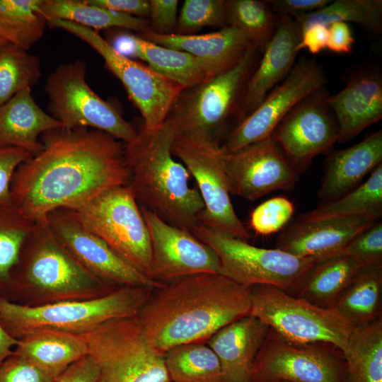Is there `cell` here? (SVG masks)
I'll list each match as a JSON object with an SVG mask.
<instances>
[{"mask_svg":"<svg viewBox=\"0 0 382 382\" xmlns=\"http://www.w3.org/2000/svg\"><path fill=\"white\" fill-rule=\"evenodd\" d=\"M71 209L90 231L149 277L151 254L149 232L140 206L128 185L110 188Z\"/></svg>","mask_w":382,"mask_h":382,"instance_id":"11","label":"cell"},{"mask_svg":"<svg viewBox=\"0 0 382 382\" xmlns=\"http://www.w3.org/2000/svg\"><path fill=\"white\" fill-rule=\"evenodd\" d=\"M35 224L11 204L0 203V289H8L11 272Z\"/></svg>","mask_w":382,"mask_h":382,"instance_id":"38","label":"cell"},{"mask_svg":"<svg viewBox=\"0 0 382 382\" xmlns=\"http://www.w3.org/2000/svg\"><path fill=\"white\" fill-rule=\"evenodd\" d=\"M329 50L337 54H350L354 38L350 26L344 22H335L328 26Z\"/></svg>","mask_w":382,"mask_h":382,"instance_id":"49","label":"cell"},{"mask_svg":"<svg viewBox=\"0 0 382 382\" xmlns=\"http://www.w3.org/2000/svg\"><path fill=\"white\" fill-rule=\"evenodd\" d=\"M83 61L59 65L47 78L49 108L64 129L87 127L106 132L125 144L137 135L110 103L99 97L86 81Z\"/></svg>","mask_w":382,"mask_h":382,"instance_id":"12","label":"cell"},{"mask_svg":"<svg viewBox=\"0 0 382 382\" xmlns=\"http://www.w3.org/2000/svg\"><path fill=\"white\" fill-rule=\"evenodd\" d=\"M140 37L154 44L185 52L202 64L208 79L227 71L243 58L253 46L236 28L225 26L218 31L202 35H159L149 29Z\"/></svg>","mask_w":382,"mask_h":382,"instance_id":"23","label":"cell"},{"mask_svg":"<svg viewBox=\"0 0 382 382\" xmlns=\"http://www.w3.org/2000/svg\"><path fill=\"white\" fill-rule=\"evenodd\" d=\"M192 234L215 251L221 274L247 288L271 285L295 295L316 263L276 248L253 245L200 224Z\"/></svg>","mask_w":382,"mask_h":382,"instance_id":"7","label":"cell"},{"mask_svg":"<svg viewBox=\"0 0 382 382\" xmlns=\"http://www.w3.org/2000/svg\"><path fill=\"white\" fill-rule=\"evenodd\" d=\"M13 354L54 378L88 355V347L83 335L38 330L19 337Z\"/></svg>","mask_w":382,"mask_h":382,"instance_id":"27","label":"cell"},{"mask_svg":"<svg viewBox=\"0 0 382 382\" xmlns=\"http://www.w3.org/2000/svg\"><path fill=\"white\" fill-rule=\"evenodd\" d=\"M225 168L231 194L248 200L291 190L299 178L272 137L226 151Z\"/></svg>","mask_w":382,"mask_h":382,"instance_id":"19","label":"cell"},{"mask_svg":"<svg viewBox=\"0 0 382 382\" xmlns=\"http://www.w3.org/2000/svg\"><path fill=\"white\" fill-rule=\"evenodd\" d=\"M378 219L370 216L301 221L283 230L276 248L318 262L341 254L349 241Z\"/></svg>","mask_w":382,"mask_h":382,"instance_id":"20","label":"cell"},{"mask_svg":"<svg viewBox=\"0 0 382 382\" xmlns=\"http://www.w3.org/2000/svg\"><path fill=\"white\" fill-rule=\"evenodd\" d=\"M250 308V288L221 274L202 273L153 289L137 316L154 347L165 354L182 344L206 342Z\"/></svg>","mask_w":382,"mask_h":382,"instance_id":"2","label":"cell"},{"mask_svg":"<svg viewBox=\"0 0 382 382\" xmlns=\"http://www.w3.org/2000/svg\"><path fill=\"white\" fill-rule=\"evenodd\" d=\"M326 83L323 66L315 59L301 57L260 105L227 134L221 147L231 152L271 137L278 124L294 108L325 88Z\"/></svg>","mask_w":382,"mask_h":382,"instance_id":"15","label":"cell"},{"mask_svg":"<svg viewBox=\"0 0 382 382\" xmlns=\"http://www.w3.org/2000/svg\"><path fill=\"white\" fill-rule=\"evenodd\" d=\"M149 29L156 34L170 35L176 30L178 0H150Z\"/></svg>","mask_w":382,"mask_h":382,"instance_id":"45","label":"cell"},{"mask_svg":"<svg viewBox=\"0 0 382 382\" xmlns=\"http://www.w3.org/2000/svg\"><path fill=\"white\" fill-rule=\"evenodd\" d=\"M258 51L250 47L231 69L182 91L168 116L177 136L219 141L231 117L238 115Z\"/></svg>","mask_w":382,"mask_h":382,"instance_id":"6","label":"cell"},{"mask_svg":"<svg viewBox=\"0 0 382 382\" xmlns=\"http://www.w3.org/2000/svg\"><path fill=\"white\" fill-rule=\"evenodd\" d=\"M226 23L262 52L277 28L278 15L268 1L227 0Z\"/></svg>","mask_w":382,"mask_h":382,"instance_id":"37","label":"cell"},{"mask_svg":"<svg viewBox=\"0 0 382 382\" xmlns=\"http://www.w3.org/2000/svg\"><path fill=\"white\" fill-rule=\"evenodd\" d=\"M134 55L145 61L151 69L185 88L208 79L201 62L185 52L167 48L141 37L130 35Z\"/></svg>","mask_w":382,"mask_h":382,"instance_id":"32","label":"cell"},{"mask_svg":"<svg viewBox=\"0 0 382 382\" xmlns=\"http://www.w3.org/2000/svg\"><path fill=\"white\" fill-rule=\"evenodd\" d=\"M42 151L22 163L11 185V204L37 221L50 212L76 209L104 191L127 185L125 145L87 127L52 129Z\"/></svg>","mask_w":382,"mask_h":382,"instance_id":"1","label":"cell"},{"mask_svg":"<svg viewBox=\"0 0 382 382\" xmlns=\"http://www.w3.org/2000/svg\"><path fill=\"white\" fill-rule=\"evenodd\" d=\"M270 327L250 314L220 328L206 342L217 356L224 382H251L255 357Z\"/></svg>","mask_w":382,"mask_h":382,"instance_id":"24","label":"cell"},{"mask_svg":"<svg viewBox=\"0 0 382 382\" xmlns=\"http://www.w3.org/2000/svg\"><path fill=\"white\" fill-rule=\"evenodd\" d=\"M346 382L342 351L325 342L296 343L270 328L253 363L251 382Z\"/></svg>","mask_w":382,"mask_h":382,"instance_id":"14","label":"cell"},{"mask_svg":"<svg viewBox=\"0 0 382 382\" xmlns=\"http://www.w3.org/2000/svg\"><path fill=\"white\" fill-rule=\"evenodd\" d=\"M164 357L172 382H224L220 361L206 342L177 345Z\"/></svg>","mask_w":382,"mask_h":382,"instance_id":"34","label":"cell"},{"mask_svg":"<svg viewBox=\"0 0 382 382\" xmlns=\"http://www.w3.org/2000/svg\"><path fill=\"white\" fill-rule=\"evenodd\" d=\"M382 265L362 267L332 307L354 327L382 317Z\"/></svg>","mask_w":382,"mask_h":382,"instance_id":"29","label":"cell"},{"mask_svg":"<svg viewBox=\"0 0 382 382\" xmlns=\"http://www.w3.org/2000/svg\"><path fill=\"white\" fill-rule=\"evenodd\" d=\"M343 354L346 382H382V317L355 327Z\"/></svg>","mask_w":382,"mask_h":382,"instance_id":"31","label":"cell"},{"mask_svg":"<svg viewBox=\"0 0 382 382\" xmlns=\"http://www.w3.org/2000/svg\"><path fill=\"white\" fill-rule=\"evenodd\" d=\"M153 289L126 286L93 299L36 306L17 303L0 296V322L16 340L38 330L85 335L109 320L137 316Z\"/></svg>","mask_w":382,"mask_h":382,"instance_id":"5","label":"cell"},{"mask_svg":"<svg viewBox=\"0 0 382 382\" xmlns=\"http://www.w3.org/2000/svg\"><path fill=\"white\" fill-rule=\"evenodd\" d=\"M382 163V130L367 135L360 142L329 155L324 162V176L318 197L331 202L358 187L365 175Z\"/></svg>","mask_w":382,"mask_h":382,"instance_id":"25","label":"cell"},{"mask_svg":"<svg viewBox=\"0 0 382 382\" xmlns=\"http://www.w3.org/2000/svg\"><path fill=\"white\" fill-rule=\"evenodd\" d=\"M277 28L250 74L241 101L238 124L253 112L267 94L289 74L295 64L301 31L295 20L277 13Z\"/></svg>","mask_w":382,"mask_h":382,"instance_id":"21","label":"cell"},{"mask_svg":"<svg viewBox=\"0 0 382 382\" xmlns=\"http://www.w3.org/2000/svg\"><path fill=\"white\" fill-rule=\"evenodd\" d=\"M176 136L174 125L167 117L155 131L141 128L125 144L127 185L140 207L192 233L199 224L204 203L197 189L190 187L187 169L174 159L172 145Z\"/></svg>","mask_w":382,"mask_h":382,"instance_id":"3","label":"cell"},{"mask_svg":"<svg viewBox=\"0 0 382 382\" xmlns=\"http://www.w3.org/2000/svg\"><path fill=\"white\" fill-rule=\"evenodd\" d=\"M18 340L11 337L4 328L0 322V366L13 354Z\"/></svg>","mask_w":382,"mask_h":382,"instance_id":"51","label":"cell"},{"mask_svg":"<svg viewBox=\"0 0 382 382\" xmlns=\"http://www.w3.org/2000/svg\"><path fill=\"white\" fill-rule=\"evenodd\" d=\"M99 375L97 364L88 354L69 366L52 382H98Z\"/></svg>","mask_w":382,"mask_h":382,"instance_id":"46","label":"cell"},{"mask_svg":"<svg viewBox=\"0 0 382 382\" xmlns=\"http://www.w3.org/2000/svg\"><path fill=\"white\" fill-rule=\"evenodd\" d=\"M276 13H283L293 18L318 11L330 0H270L268 1Z\"/></svg>","mask_w":382,"mask_h":382,"instance_id":"47","label":"cell"},{"mask_svg":"<svg viewBox=\"0 0 382 382\" xmlns=\"http://www.w3.org/2000/svg\"><path fill=\"white\" fill-rule=\"evenodd\" d=\"M54 377L13 354L0 366V382H52Z\"/></svg>","mask_w":382,"mask_h":382,"instance_id":"43","label":"cell"},{"mask_svg":"<svg viewBox=\"0 0 382 382\" xmlns=\"http://www.w3.org/2000/svg\"><path fill=\"white\" fill-rule=\"evenodd\" d=\"M117 288L80 265L54 238L45 217L35 221L26 238L8 287L36 292L47 303L93 299Z\"/></svg>","mask_w":382,"mask_h":382,"instance_id":"4","label":"cell"},{"mask_svg":"<svg viewBox=\"0 0 382 382\" xmlns=\"http://www.w3.org/2000/svg\"><path fill=\"white\" fill-rule=\"evenodd\" d=\"M227 26L224 0H185L178 18L176 34L193 35L204 27Z\"/></svg>","mask_w":382,"mask_h":382,"instance_id":"40","label":"cell"},{"mask_svg":"<svg viewBox=\"0 0 382 382\" xmlns=\"http://www.w3.org/2000/svg\"><path fill=\"white\" fill-rule=\"evenodd\" d=\"M96 6L139 18L149 16V1L145 0H86Z\"/></svg>","mask_w":382,"mask_h":382,"instance_id":"48","label":"cell"},{"mask_svg":"<svg viewBox=\"0 0 382 382\" xmlns=\"http://www.w3.org/2000/svg\"><path fill=\"white\" fill-rule=\"evenodd\" d=\"M250 314L285 340L296 343L325 342L342 352L355 327L332 308L318 306L271 285L250 288Z\"/></svg>","mask_w":382,"mask_h":382,"instance_id":"9","label":"cell"},{"mask_svg":"<svg viewBox=\"0 0 382 382\" xmlns=\"http://www.w3.org/2000/svg\"><path fill=\"white\" fill-rule=\"evenodd\" d=\"M327 103L338 126V142L349 141L382 118V75L378 68L366 66L354 72Z\"/></svg>","mask_w":382,"mask_h":382,"instance_id":"22","label":"cell"},{"mask_svg":"<svg viewBox=\"0 0 382 382\" xmlns=\"http://www.w3.org/2000/svg\"><path fill=\"white\" fill-rule=\"evenodd\" d=\"M301 34L313 25L328 26L335 22L354 23L372 33L382 28L381 0H335L323 8L294 18Z\"/></svg>","mask_w":382,"mask_h":382,"instance_id":"36","label":"cell"},{"mask_svg":"<svg viewBox=\"0 0 382 382\" xmlns=\"http://www.w3.org/2000/svg\"><path fill=\"white\" fill-rule=\"evenodd\" d=\"M172 152L197 183L204 203L199 223L248 241L250 233L237 216L230 198L226 151L220 142L176 136Z\"/></svg>","mask_w":382,"mask_h":382,"instance_id":"13","label":"cell"},{"mask_svg":"<svg viewBox=\"0 0 382 382\" xmlns=\"http://www.w3.org/2000/svg\"><path fill=\"white\" fill-rule=\"evenodd\" d=\"M40 12L47 23L64 20L94 30L120 27L143 33L149 28V22L142 18L91 5L86 0H42Z\"/></svg>","mask_w":382,"mask_h":382,"instance_id":"30","label":"cell"},{"mask_svg":"<svg viewBox=\"0 0 382 382\" xmlns=\"http://www.w3.org/2000/svg\"><path fill=\"white\" fill-rule=\"evenodd\" d=\"M61 127L35 103L30 88L19 91L0 106V147L21 149L34 156L43 148L41 136Z\"/></svg>","mask_w":382,"mask_h":382,"instance_id":"26","label":"cell"},{"mask_svg":"<svg viewBox=\"0 0 382 382\" xmlns=\"http://www.w3.org/2000/svg\"><path fill=\"white\" fill-rule=\"evenodd\" d=\"M277 382H283V381H277Z\"/></svg>","mask_w":382,"mask_h":382,"instance_id":"53","label":"cell"},{"mask_svg":"<svg viewBox=\"0 0 382 382\" xmlns=\"http://www.w3.org/2000/svg\"><path fill=\"white\" fill-rule=\"evenodd\" d=\"M8 43L4 40L0 38V51Z\"/></svg>","mask_w":382,"mask_h":382,"instance_id":"52","label":"cell"},{"mask_svg":"<svg viewBox=\"0 0 382 382\" xmlns=\"http://www.w3.org/2000/svg\"><path fill=\"white\" fill-rule=\"evenodd\" d=\"M294 212V204L284 197L269 199L256 207L250 216V226L257 234L268 236L280 231Z\"/></svg>","mask_w":382,"mask_h":382,"instance_id":"41","label":"cell"},{"mask_svg":"<svg viewBox=\"0 0 382 382\" xmlns=\"http://www.w3.org/2000/svg\"><path fill=\"white\" fill-rule=\"evenodd\" d=\"M328 96L323 88L304 99L282 120L271 136L299 174L338 141V126L327 103Z\"/></svg>","mask_w":382,"mask_h":382,"instance_id":"18","label":"cell"},{"mask_svg":"<svg viewBox=\"0 0 382 382\" xmlns=\"http://www.w3.org/2000/svg\"><path fill=\"white\" fill-rule=\"evenodd\" d=\"M382 215V163L371 172L369 178L353 190L329 203L301 215L299 220L315 221L331 218Z\"/></svg>","mask_w":382,"mask_h":382,"instance_id":"33","label":"cell"},{"mask_svg":"<svg viewBox=\"0 0 382 382\" xmlns=\"http://www.w3.org/2000/svg\"><path fill=\"white\" fill-rule=\"evenodd\" d=\"M47 225L60 245L88 272L116 287L147 286L157 282L137 270L104 241L90 231L71 209L60 208L45 216Z\"/></svg>","mask_w":382,"mask_h":382,"instance_id":"16","label":"cell"},{"mask_svg":"<svg viewBox=\"0 0 382 382\" xmlns=\"http://www.w3.org/2000/svg\"><path fill=\"white\" fill-rule=\"evenodd\" d=\"M342 253L355 258L364 267L382 265V223L377 221L357 234Z\"/></svg>","mask_w":382,"mask_h":382,"instance_id":"42","label":"cell"},{"mask_svg":"<svg viewBox=\"0 0 382 382\" xmlns=\"http://www.w3.org/2000/svg\"><path fill=\"white\" fill-rule=\"evenodd\" d=\"M98 382H172L164 354L151 343L137 316L109 320L83 335Z\"/></svg>","mask_w":382,"mask_h":382,"instance_id":"8","label":"cell"},{"mask_svg":"<svg viewBox=\"0 0 382 382\" xmlns=\"http://www.w3.org/2000/svg\"><path fill=\"white\" fill-rule=\"evenodd\" d=\"M328 43V28L320 24L313 25L301 34L296 49L299 52L306 49L313 54H317L327 49Z\"/></svg>","mask_w":382,"mask_h":382,"instance_id":"50","label":"cell"},{"mask_svg":"<svg viewBox=\"0 0 382 382\" xmlns=\"http://www.w3.org/2000/svg\"><path fill=\"white\" fill-rule=\"evenodd\" d=\"M48 23L83 40L103 57L141 112L144 131H155L164 122L179 96L185 89L183 86L150 66L130 59L96 30L64 20H52Z\"/></svg>","mask_w":382,"mask_h":382,"instance_id":"10","label":"cell"},{"mask_svg":"<svg viewBox=\"0 0 382 382\" xmlns=\"http://www.w3.org/2000/svg\"><path fill=\"white\" fill-rule=\"evenodd\" d=\"M140 209L151 241L149 278L166 284L192 274H220L219 257L211 247L191 232L169 224L145 207Z\"/></svg>","mask_w":382,"mask_h":382,"instance_id":"17","label":"cell"},{"mask_svg":"<svg viewBox=\"0 0 382 382\" xmlns=\"http://www.w3.org/2000/svg\"><path fill=\"white\" fill-rule=\"evenodd\" d=\"M32 157L26 151L0 147V203L11 204V185L17 168Z\"/></svg>","mask_w":382,"mask_h":382,"instance_id":"44","label":"cell"},{"mask_svg":"<svg viewBox=\"0 0 382 382\" xmlns=\"http://www.w3.org/2000/svg\"><path fill=\"white\" fill-rule=\"evenodd\" d=\"M40 76V64L36 56L6 45L0 51V106L19 91L31 88Z\"/></svg>","mask_w":382,"mask_h":382,"instance_id":"39","label":"cell"},{"mask_svg":"<svg viewBox=\"0 0 382 382\" xmlns=\"http://www.w3.org/2000/svg\"><path fill=\"white\" fill-rule=\"evenodd\" d=\"M42 0H0V38L28 51L42 36L47 21Z\"/></svg>","mask_w":382,"mask_h":382,"instance_id":"35","label":"cell"},{"mask_svg":"<svg viewBox=\"0 0 382 382\" xmlns=\"http://www.w3.org/2000/svg\"><path fill=\"white\" fill-rule=\"evenodd\" d=\"M362 267L359 261L343 253L316 262L294 296L318 306L332 308Z\"/></svg>","mask_w":382,"mask_h":382,"instance_id":"28","label":"cell"}]
</instances>
